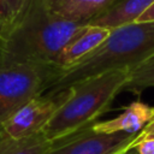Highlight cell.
I'll return each instance as SVG.
<instances>
[{"label": "cell", "mask_w": 154, "mask_h": 154, "mask_svg": "<svg viewBox=\"0 0 154 154\" xmlns=\"http://www.w3.org/2000/svg\"><path fill=\"white\" fill-rule=\"evenodd\" d=\"M85 25L54 14L47 0H32L12 29L0 37V66L54 65L61 49Z\"/></svg>", "instance_id": "cell-1"}, {"label": "cell", "mask_w": 154, "mask_h": 154, "mask_svg": "<svg viewBox=\"0 0 154 154\" xmlns=\"http://www.w3.org/2000/svg\"><path fill=\"white\" fill-rule=\"evenodd\" d=\"M152 57H154V22L131 23L112 29L97 48L75 65L59 70L48 91H60L105 72L130 71Z\"/></svg>", "instance_id": "cell-2"}, {"label": "cell", "mask_w": 154, "mask_h": 154, "mask_svg": "<svg viewBox=\"0 0 154 154\" xmlns=\"http://www.w3.org/2000/svg\"><path fill=\"white\" fill-rule=\"evenodd\" d=\"M128 77L129 70H116L69 87L70 95L45 126V136L53 144L90 128L123 91Z\"/></svg>", "instance_id": "cell-3"}, {"label": "cell", "mask_w": 154, "mask_h": 154, "mask_svg": "<svg viewBox=\"0 0 154 154\" xmlns=\"http://www.w3.org/2000/svg\"><path fill=\"white\" fill-rule=\"evenodd\" d=\"M59 69L49 64L0 66V135L4 124L31 99L48 91Z\"/></svg>", "instance_id": "cell-4"}, {"label": "cell", "mask_w": 154, "mask_h": 154, "mask_svg": "<svg viewBox=\"0 0 154 154\" xmlns=\"http://www.w3.org/2000/svg\"><path fill=\"white\" fill-rule=\"evenodd\" d=\"M70 95V88L47 91L22 106L2 126V132L14 140L42 132L59 107Z\"/></svg>", "instance_id": "cell-5"}, {"label": "cell", "mask_w": 154, "mask_h": 154, "mask_svg": "<svg viewBox=\"0 0 154 154\" xmlns=\"http://www.w3.org/2000/svg\"><path fill=\"white\" fill-rule=\"evenodd\" d=\"M138 134H103L90 128L55 142L47 154H120L132 147Z\"/></svg>", "instance_id": "cell-6"}, {"label": "cell", "mask_w": 154, "mask_h": 154, "mask_svg": "<svg viewBox=\"0 0 154 154\" xmlns=\"http://www.w3.org/2000/svg\"><path fill=\"white\" fill-rule=\"evenodd\" d=\"M154 119V106L147 105L142 101H134L124 107L123 113L108 120L96 122L91 129L96 132L114 134H138L144 126Z\"/></svg>", "instance_id": "cell-7"}, {"label": "cell", "mask_w": 154, "mask_h": 154, "mask_svg": "<svg viewBox=\"0 0 154 154\" xmlns=\"http://www.w3.org/2000/svg\"><path fill=\"white\" fill-rule=\"evenodd\" d=\"M108 29L87 24L70 42L61 49L54 60V65L59 69H67L83 59L95 48H97L109 35Z\"/></svg>", "instance_id": "cell-8"}, {"label": "cell", "mask_w": 154, "mask_h": 154, "mask_svg": "<svg viewBox=\"0 0 154 154\" xmlns=\"http://www.w3.org/2000/svg\"><path fill=\"white\" fill-rule=\"evenodd\" d=\"M154 0H116L106 11L93 18L88 24L108 30L135 23L152 5Z\"/></svg>", "instance_id": "cell-9"}, {"label": "cell", "mask_w": 154, "mask_h": 154, "mask_svg": "<svg viewBox=\"0 0 154 154\" xmlns=\"http://www.w3.org/2000/svg\"><path fill=\"white\" fill-rule=\"evenodd\" d=\"M116 0H47V6L54 14L81 24H88L93 18L106 11Z\"/></svg>", "instance_id": "cell-10"}, {"label": "cell", "mask_w": 154, "mask_h": 154, "mask_svg": "<svg viewBox=\"0 0 154 154\" xmlns=\"http://www.w3.org/2000/svg\"><path fill=\"white\" fill-rule=\"evenodd\" d=\"M51 148L52 142L43 132L19 140L0 135V154H47Z\"/></svg>", "instance_id": "cell-11"}, {"label": "cell", "mask_w": 154, "mask_h": 154, "mask_svg": "<svg viewBox=\"0 0 154 154\" xmlns=\"http://www.w3.org/2000/svg\"><path fill=\"white\" fill-rule=\"evenodd\" d=\"M150 87H154V57L129 71V77L123 91L141 94Z\"/></svg>", "instance_id": "cell-12"}, {"label": "cell", "mask_w": 154, "mask_h": 154, "mask_svg": "<svg viewBox=\"0 0 154 154\" xmlns=\"http://www.w3.org/2000/svg\"><path fill=\"white\" fill-rule=\"evenodd\" d=\"M32 0H0V37L6 35L28 10Z\"/></svg>", "instance_id": "cell-13"}, {"label": "cell", "mask_w": 154, "mask_h": 154, "mask_svg": "<svg viewBox=\"0 0 154 154\" xmlns=\"http://www.w3.org/2000/svg\"><path fill=\"white\" fill-rule=\"evenodd\" d=\"M132 147L136 148L138 154H154V138L136 140Z\"/></svg>", "instance_id": "cell-14"}, {"label": "cell", "mask_w": 154, "mask_h": 154, "mask_svg": "<svg viewBox=\"0 0 154 154\" xmlns=\"http://www.w3.org/2000/svg\"><path fill=\"white\" fill-rule=\"evenodd\" d=\"M142 138H154V119L150 123H148L142 131L138 132L136 140H142Z\"/></svg>", "instance_id": "cell-15"}, {"label": "cell", "mask_w": 154, "mask_h": 154, "mask_svg": "<svg viewBox=\"0 0 154 154\" xmlns=\"http://www.w3.org/2000/svg\"><path fill=\"white\" fill-rule=\"evenodd\" d=\"M142 22H154V4L135 23H142Z\"/></svg>", "instance_id": "cell-16"}, {"label": "cell", "mask_w": 154, "mask_h": 154, "mask_svg": "<svg viewBox=\"0 0 154 154\" xmlns=\"http://www.w3.org/2000/svg\"><path fill=\"white\" fill-rule=\"evenodd\" d=\"M120 154H138V152L136 150L135 147H130L129 149H126L125 152H123V153H120Z\"/></svg>", "instance_id": "cell-17"}]
</instances>
